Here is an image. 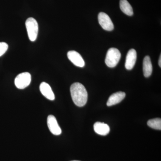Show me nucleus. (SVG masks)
<instances>
[{
	"mask_svg": "<svg viewBox=\"0 0 161 161\" xmlns=\"http://www.w3.org/2000/svg\"><path fill=\"white\" fill-rule=\"evenodd\" d=\"M71 95L72 100L77 106L83 107L87 101L88 93L86 89L82 84L75 82L71 86Z\"/></svg>",
	"mask_w": 161,
	"mask_h": 161,
	"instance_id": "1",
	"label": "nucleus"
},
{
	"mask_svg": "<svg viewBox=\"0 0 161 161\" xmlns=\"http://www.w3.org/2000/svg\"><path fill=\"white\" fill-rule=\"evenodd\" d=\"M121 58V53L117 48H112L108 49L105 58L106 64L110 68H114L118 64Z\"/></svg>",
	"mask_w": 161,
	"mask_h": 161,
	"instance_id": "2",
	"label": "nucleus"
},
{
	"mask_svg": "<svg viewBox=\"0 0 161 161\" xmlns=\"http://www.w3.org/2000/svg\"><path fill=\"white\" fill-rule=\"evenodd\" d=\"M26 26L29 40L32 42L36 41L37 37L39 26L36 20L29 18L26 20Z\"/></svg>",
	"mask_w": 161,
	"mask_h": 161,
	"instance_id": "3",
	"label": "nucleus"
},
{
	"mask_svg": "<svg viewBox=\"0 0 161 161\" xmlns=\"http://www.w3.org/2000/svg\"><path fill=\"white\" fill-rule=\"evenodd\" d=\"M31 75L28 72H24L16 77L14 80L15 86L19 89H23L30 84L31 82Z\"/></svg>",
	"mask_w": 161,
	"mask_h": 161,
	"instance_id": "4",
	"label": "nucleus"
},
{
	"mask_svg": "<svg viewBox=\"0 0 161 161\" xmlns=\"http://www.w3.org/2000/svg\"><path fill=\"white\" fill-rule=\"evenodd\" d=\"M98 23L103 28L107 31L114 29V25L109 16L107 14L100 12L98 15Z\"/></svg>",
	"mask_w": 161,
	"mask_h": 161,
	"instance_id": "5",
	"label": "nucleus"
},
{
	"mask_svg": "<svg viewBox=\"0 0 161 161\" xmlns=\"http://www.w3.org/2000/svg\"><path fill=\"white\" fill-rule=\"evenodd\" d=\"M47 124L50 131L53 135L58 136L61 134L62 131L54 116L49 115L47 117Z\"/></svg>",
	"mask_w": 161,
	"mask_h": 161,
	"instance_id": "6",
	"label": "nucleus"
},
{
	"mask_svg": "<svg viewBox=\"0 0 161 161\" xmlns=\"http://www.w3.org/2000/svg\"><path fill=\"white\" fill-rule=\"evenodd\" d=\"M67 57L68 59L76 66L82 68L85 65L84 60L81 55L75 51H70L68 52Z\"/></svg>",
	"mask_w": 161,
	"mask_h": 161,
	"instance_id": "7",
	"label": "nucleus"
},
{
	"mask_svg": "<svg viewBox=\"0 0 161 161\" xmlns=\"http://www.w3.org/2000/svg\"><path fill=\"white\" fill-rule=\"evenodd\" d=\"M136 58H137V54L135 50L134 49L130 50L127 53L125 64V66L127 69H132L136 62Z\"/></svg>",
	"mask_w": 161,
	"mask_h": 161,
	"instance_id": "8",
	"label": "nucleus"
},
{
	"mask_svg": "<svg viewBox=\"0 0 161 161\" xmlns=\"http://www.w3.org/2000/svg\"><path fill=\"white\" fill-rule=\"evenodd\" d=\"M40 92L45 98L50 100H54V94L48 84L45 82H42L40 85Z\"/></svg>",
	"mask_w": 161,
	"mask_h": 161,
	"instance_id": "9",
	"label": "nucleus"
},
{
	"mask_svg": "<svg viewBox=\"0 0 161 161\" xmlns=\"http://www.w3.org/2000/svg\"><path fill=\"white\" fill-rule=\"evenodd\" d=\"M125 93L123 92H119L114 93L110 96L108 99L107 106H112L119 103L125 98Z\"/></svg>",
	"mask_w": 161,
	"mask_h": 161,
	"instance_id": "10",
	"label": "nucleus"
},
{
	"mask_svg": "<svg viewBox=\"0 0 161 161\" xmlns=\"http://www.w3.org/2000/svg\"><path fill=\"white\" fill-rule=\"evenodd\" d=\"M94 131L97 134L102 136H106L109 133L110 127L106 124L97 122L94 125Z\"/></svg>",
	"mask_w": 161,
	"mask_h": 161,
	"instance_id": "11",
	"label": "nucleus"
},
{
	"mask_svg": "<svg viewBox=\"0 0 161 161\" xmlns=\"http://www.w3.org/2000/svg\"><path fill=\"white\" fill-rule=\"evenodd\" d=\"M143 70L144 76L146 78L150 77L152 74V64L149 56H146L144 58L143 62Z\"/></svg>",
	"mask_w": 161,
	"mask_h": 161,
	"instance_id": "12",
	"label": "nucleus"
},
{
	"mask_svg": "<svg viewBox=\"0 0 161 161\" xmlns=\"http://www.w3.org/2000/svg\"><path fill=\"white\" fill-rule=\"evenodd\" d=\"M119 6L122 11L128 16H132L133 14V9L132 6L127 0H120Z\"/></svg>",
	"mask_w": 161,
	"mask_h": 161,
	"instance_id": "13",
	"label": "nucleus"
},
{
	"mask_svg": "<svg viewBox=\"0 0 161 161\" xmlns=\"http://www.w3.org/2000/svg\"><path fill=\"white\" fill-rule=\"evenodd\" d=\"M147 125L150 128L156 130H161V119L155 118L150 119L147 122Z\"/></svg>",
	"mask_w": 161,
	"mask_h": 161,
	"instance_id": "14",
	"label": "nucleus"
},
{
	"mask_svg": "<svg viewBox=\"0 0 161 161\" xmlns=\"http://www.w3.org/2000/svg\"><path fill=\"white\" fill-rule=\"evenodd\" d=\"M8 45L5 42H0V57L3 56L7 51Z\"/></svg>",
	"mask_w": 161,
	"mask_h": 161,
	"instance_id": "15",
	"label": "nucleus"
},
{
	"mask_svg": "<svg viewBox=\"0 0 161 161\" xmlns=\"http://www.w3.org/2000/svg\"><path fill=\"white\" fill-rule=\"evenodd\" d=\"M158 65L160 67H161V56H160L159 59L158 60Z\"/></svg>",
	"mask_w": 161,
	"mask_h": 161,
	"instance_id": "16",
	"label": "nucleus"
},
{
	"mask_svg": "<svg viewBox=\"0 0 161 161\" xmlns=\"http://www.w3.org/2000/svg\"><path fill=\"white\" fill-rule=\"evenodd\" d=\"M76 161V160H75V161Z\"/></svg>",
	"mask_w": 161,
	"mask_h": 161,
	"instance_id": "17",
	"label": "nucleus"
}]
</instances>
